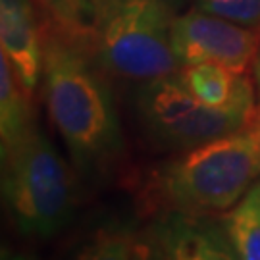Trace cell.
Returning <instances> with one entry per match:
<instances>
[{
    "instance_id": "16",
    "label": "cell",
    "mask_w": 260,
    "mask_h": 260,
    "mask_svg": "<svg viewBox=\"0 0 260 260\" xmlns=\"http://www.w3.org/2000/svg\"><path fill=\"white\" fill-rule=\"evenodd\" d=\"M252 72H254V85H256V120H260V50L252 66Z\"/></svg>"
},
{
    "instance_id": "13",
    "label": "cell",
    "mask_w": 260,
    "mask_h": 260,
    "mask_svg": "<svg viewBox=\"0 0 260 260\" xmlns=\"http://www.w3.org/2000/svg\"><path fill=\"white\" fill-rule=\"evenodd\" d=\"M47 31H54L87 47L94 14V0H33Z\"/></svg>"
},
{
    "instance_id": "8",
    "label": "cell",
    "mask_w": 260,
    "mask_h": 260,
    "mask_svg": "<svg viewBox=\"0 0 260 260\" xmlns=\"http://www.w3.org/2000/svg\"><path fill=\"white\" fill-rule=\"evenodd\" d=\"M0 43L21 85L33 94L45 60V25L33 0H0Z\"/></svg>"
},
{
    "instance_id": "5",
    "label": "cell",
    "mask_w": 260,
    "mask_h": 260,
    "mask_svg": "<svg viewBox=\"0 0 260 260\" xmlns=\"http://www.w3.org/2000/svg\"><path fill=\"white\" fill-rule=\"evenodd\" d=\"M137 116L149 139L160 149L187 152L247 127L256 118L254 89L247 79L223 106L201 103L177 75L149 81L135 96Z\"/></svg>"
},
{
    "instance_id": "1",
    "label": "cell",
    "mask_w": 260,
    "mask_h": 260,
    "mask_svg": "<svg viewBox=\"0 0 260 260\" xmlns=\"http://www.w3.org/2000/svg\"><path fill=\"white\" fill-rule=\"evenodd\" d=\"M43 96L77 172L94 179L108 176L123 156V135L110 87L83 45L47 29Z\"/></svg>"
},
{
    "instance_id": "10",
    "label": "cell",
    "mask_w": 260,
    "mask_h": 260,
    "mask_svg": "<svg viewBox=\"0 0 260 260\" xmlns=\"http://www.w3.org/2000/svg\"><path fill=\"white\" fill-rule=\"evenodd\" d=\"M147 232L139 233L129 222L103 223L77 249L74 260H141L147 249Z\"/></svg>"
},
{
    "instance_id": "6",
    "label": "cell",
    "mask_w": 260,
    "mask_h": 260,
    "mask_svg": "<svg viewBox=\"0 0 260 260\" xmlns=\"http://www.w3.org/2000/svg\"><path fill=\"white\" fill-rule=\"evenodd\" d=\"M172 45L181 68L212 62L233 74H245L260 50V29L197 8L174 18Z\"/></svg>"
},
{
    "instance_id": "18",
    "label": "cell",
    "mask_w": 260,
    "mask_h": 260,
    "mask_svg": "<svg viewBox=\"0 0 260 260\" xmlns=\"http://www.w3.org/2000/svg\"><path fill=\"white\" fill-rule=\"evenodd\" d=\"M258 187H260V179H258Z\"/></svg>"
},
{
    "instance_id": "12",
    "label": "cell",
    "mask_w": 260,
    "mask_h": 260,
    "mask_svg": "<svg viewBox=\"0 0 260 260\" xmlns=\"http://www.w3.org/2000/svg\"><path fill=\"white\" fill-rule=\"evenodd\" d=\"M177 77L189 93L210 106H223L233 101L243 83L249 79L245 74H233L232 70L212 62L185 66Z\"/></svg>"
},
{
    "instance_id": "15",
    "label": "cell",
    "mask_w": 260,
    "mask_h": 260,
    "mask_svg": "<svg viewBox=\"0 0 260 260\" xmlns=\"http://www.w3.org/2000/svg\"><path fill=\"white\" fill-rule=\"evenodd\" d=\"M147 249H145V252H143V258L141 260H164V256L160 254V251H158L156 243L152 241V237H150V233L147 232Z\"/></svg>"
},
{
    "instance_id": "11",
    "label": "cell",
    "mask_w": 260,
    "mask_h": 260,
    "mask_svg": "<svg viewBox=\"0 0 260 260\" xmlns=\"http://www.w3.org/2000/svg\"><path fill=\"white\" fill-rule=\"evenodd\" d=\"M228 239L239 260H260V187L258 181L247 195L220 216Z\"/></svg>"
},
{
    "instance_id": "4",
    "label": "cell",
    "mask_w": 260,
    "mask_h": 260,
    "mask_svg": "<svg viewBox=\"0 0 260 260\" xmlns=\"http://www.w3.org/2000/svg\"><path fill=\"white\" fill-rule=\"evenodd\" d=\"M2 199L10 222L23 237L50 239L72 222L77 181L39 127L2 152Z\"/></svg>"
},
{
    "instance_id": "3",
    "label": "cell",
    "mask_w": 260,
    "mask_h": 260,
    "mask_svg": "<svg viewBox=\"0 0 260 260\" xmlns=\"http://www.w3.org/2000/svg\"><path fill=\"white\" fill-rule=\"evenodd\" d=\"M166 0H94L87 52L104 72L149 83L179 74Z\"/></svg>"
},
{
    "instance_id": "14",
    "label": "cell",
    "mask_w": 260,
    "mask_h": 260,
    "mask_svg": "<svg viewBox=\"0 0 260 260\" xmlns=\"http://www.w3.org/2000/svg\"><path fill=\"white\" fill-rule=\"evenodd\" d=\"M197 8L245 27L260 29V0H197Z\"/></svg>"
},
{
    "instance_id": "17",
    "label": "cell",
    "mask_w": 260,
    "mask_h": 260,
    "mask_svg": "<svg viewBox=\"0 0 260 260\" xmlns=\"http://www.w3.org/2000/svg\"><path fill=\"white\" fill-rule=\"evenodd\" d=\"M10 260H29L27 256H14V258H10Z\"/></svg>"
},
{
    "instance_id": "2",
    "label": "cell",
    "mask_w": 260,
    "mask_h": 260,
    "mask_svg": "<svg viewBox=\"0 0 260 260\" xmlns=\"http://www.w3.org/2000/svg\"><path fill=\"white\" fill-rule=\"evenodd\" d=\"M260 179V120L179 152L152 172L149 199L162 210L218 214L235 206Z\"/></svg>"
},
{
    "instance_id": "7",
    "label": "cell",
    "mask_w": 260,
    "mask_h": 260,
    "mask_svg": "<svg viewBox=\"0 0 260 260\" xmlns=\"http://www.w3.org/2000/svg\"><path fill=\"white\" fill-rule=\"evenodd\" d=\"M149 233L164 260H239L220 218L210 214L162 210Z\"/></svg>"
},
{
    "instance_id": "9",
    "label": "cell",
    "mask_w": 260,
    "mask_h": 260,
    "mask_svg": "<svg viewBox=\"0 0 260 260\" xmlns=\"http://www.w3.org/2000/svg\"><path fill=\"white\" fill-rule=\"evenodd\" d=\"M27 89L6 56H0V149H12L37 127L35 110Z\"/></svg>"
}]
</instances>
